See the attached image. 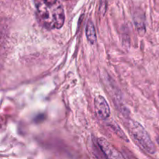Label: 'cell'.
<instances>
[{
	"label": "cell",
	"mask_w": 159,
	"mask_h": 159,
	"mask_svg": "<svg viewBox=\"0 0 159 159\" xmlns=\"http://www.w3.org/2000/svg\"><path fill=\"white\" fill-rule=\"evenodd\" d=\"M40 23L48 30L60 29L65 23L63 6L58 0H34Z\"/></svg>",
	"instance_id": "cell-1"
},
{
	"label": "cell",
	"mask_w": 159,
	"mask_h": 159,
	"mask_svg": "<svg viewBox=\"0 0 159 159\" xmlns=\"http://www.w3.org/2000/svg\"><path fill=\"white\" fill-rule=\"evenodd\" d=\"M110 127H111L112 130H113V132H114L117 136H119L121 139L125 140L126 141H128V138H127V136H126L125 133L123 131L122 129H121L119 126L116 125V124H110Z\"/></svg>",
	"instance_id": "cell-7"
},
{
	"label": "cell",
	"mask_w": 159,
	"mask_h": 159,
	"mask_svg": "<svg viewBox=\"0 0 159 159\" xmlns=\"http://www.w3.org/2000/svg\"><path fill=\"white\" fill-rule=\"evenodd\" d=\"M134 22L136 27L138 29V33L141 36H143L145 33V26H144V22L142 18H140L139 16L137 15L134 17Z\"/></svg>",
	"instance_id": "cell-6"
},
{
	"label": "cell",
	"mask_w": 159,
	"mask_h": 159,
	"mask_svg": "<svg viewBox=\"0 0 159 159\" xmlns=\"http://www.w3.org/2000/svg\"><path fill=\"white\" fill-rule=\"evenodd\" d=\"M129 130L133 138L138 142V144L150 154H155L156 148L145 129L138 122L130 120L128 124Z\"/></svg>",
	"instance_id": "cell-2"
},
{
	"label": "cell",
	"mask_w": 159,
	"mask_h": 159,
	"mask_svg": "<svg viewBox=\"0 0 159 159\" xmlns=\"http://www.w3.org/2000/svg\"><path fill=\"white\" fill-rule=\"evenodd\" d=\"M86 37L87 40L91 43H95L96 41V33L95 26L91 21L87 23L86 26Z\"/></svg>",
	"instance_id": "cell-5"
},
{
	"label": "cell",
	"mask_w": 159,
	"mask_h": 159,
	"mask_svg": "<svg viewBox=\"0 0 159 159\" xmlns=\"http://www.w3.org/2000/svg\"><path fill=\"white\" fill-rule=\"evenodd\" d=\"M98 144L106 159H124L122 155L106 138H99Z\"/></svg>",
	"instance_id": "cell-3"
},
{
	"label": "cell",
	"mask_w": 159,
	"mask_h": 159,
	"mask_svg": "<svg viewBox=\"0 0 159 159\" xmlns=\"http://www.w3.org/2000/svg\"><path fill=\"white\" fill-rule=\"evenodd\" d=\"M94 104L96 114L101 120H107L110 116V107L103 96H96L94 101Z\"/></svg>",
	"instance_id": "cell-4"
}]
</instances>
